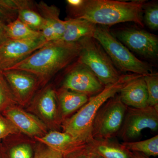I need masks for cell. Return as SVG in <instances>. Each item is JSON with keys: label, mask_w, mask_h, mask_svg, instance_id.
<instances>
[{"label": "cell", "mask_w": 158, "mask_h": 158, "mask_svg": "<svg viewBox=\"0 0 158 158\" xmlns=\"http://www.w3.org/2000/svg\"><path fill=\"white\" fill-rule=\"evenodd\" d=\"M35 138L48 148L61 153L63 158L88 146V142L78 141L68 133L52 131Z\"/></svg>", "instance_id": "obj_14"}, {"label": "cell", "mask_w": 158, "mask_h": 158, "mask_svg": "<svg viewBox=\"0 0 158 158\" xmlns=\"http://www.w3.org/2000/svg\"><path fill=\"white\" fill-rule=\"evenodd\" d=\"M17 100L0 72V111L14 106Z\"/></svg>", "instance_id": "obj_23"}, {"label": "cell", "mask_w": 158, "mask_h": 158, "mask_svg": "<svg viewBox=\"0 0 158 158\" xmlns=\"http://www.w3.org/2000/svg\"><path fill=\"white\" fill-rule=\"evenodd\" d=\"M79 42L81 49L78 62L87 66L105 86L118 81L121 75L99 43L92 37Z\"/></svg>", "instance_id": "obj_5"}, {"label": "cell", "mask_w": 158, "mask_h": 158, "mask_svg": "<svg viewBox=\"0 0 158 158\" xmlns=\"http://www.w3.org/2000/svg\"><path fill=\"white\" fill-rule=\"evenodd\" d=\"M122 144L131 152L140 153L149 157L158 155V135L143 141L123 142Z\"/></svg>", "instance_id": "obj_22"}, {"label": "cell", "mask_w": 158, "mask_h": 158, "mask_svg": "<svg viewBox=\"0 0 158 158\" xmlns=\"http://www.w3.org/2000/svg\"><path fill=\"white\" fill-rule=\"evenodd\" d=\"M127 107L117 94L106 102L100 108L94 120L92 138L110 139L118 135Z\"/></svg>", "instance_id": "obj_6"}, {"label": "cell", "mask_w": 158, "mask_h": 158, "mask_svg": "<svg viewBox=\"0 0 158 158\" xmlns=\"http://www.w3.org/2000/svg\"><path fill=\"white\" fill-rule=\"evenodd\" d=\"M138 74L122 75L118 81L105 86L100 93L90 98L88 101L70 118L64 120L63 131L78 141L88 142L92 138L91 130L94 118L100 108L119 93L128 81Z\"/></svg>", "instance_id": "obj_3"}, {"label": "cell", "mask_w": 158, "mask_h": 158, "mask_svg": "<svg viewBox=\"0 0 158 158\" xmlns=\"http://www.w3.org/2000/svg\"><path fill=\"white\" fill-rule=\"evenodd\" d=\"M88 150V146L69 155V158H85Z\"/></svg>", "instance_id": "obj_31"}, {"label": "cell", "mask_w": 158, "mask_h": 158, "mask_svg": "<svg viewBox=\"0 0 158 158\" xmlns=\"http://www.w3.org/2000/svg\"><path fill=\"white\" fill-rule=\"evenodd\" d=\"M145 3L144 0H82L78 8L70 12L72 18L83 19L96 25H113L130 22L143 27Z\"/></svg>", "instance_id": "obj_2"}, {"label": "cell", "mask_w": 158, "mask_h": 158, "mask_svg": "<svg viewBox=\"0 0 158 158\" xmlns=\"http://www.w3.org/2000/svg\"><path fill=\"white\" fill-rule=\"evenodd\" d=\"M144 77L148 94V106L158 108V73L151 74Z\"/></svg>", "instance_id": "obj_25"}, {"label": "cell", "mask_w": 158, "mask_h": 158, "mask_svg": "<svg viewBox=\"0 0 158 158\" xmlns=\"http://www.w3.org/2000/svg\"><path fill=\"white\" fill-rule=\"evenodd\" d=\"M57 96L64 117L78 110L90 98L86 94L63 88L59 90Z\"/></svg>", "instance_id": "obj_19"}, {"label": "cell", "mask_w": 158, "mask_h": 158, "mask_svg": "<svg viewBox=\"0 0 158 158\" xmlns=\"http://www.w3.org/2000/svg\"><path fill=\"white\" fill-rule=\"evenodd\" d=\"M6 25L0 21V45L9 40L6 32Z\"/></svg>", "instance_id": "obj_30"}, {"label": "cell", "mask_w": 158, "mask_h": 158, "mask_svg": "<svg viewBox=\"0 0 158 158\" xmlns=\"http://www.w3.org/2000/svg\"><path fill=\"white\" fill-rule=\"evenodd\" d=\"M37 11L45 21V24L41 32L47 42L59 40L65 29V21L59 18L60 10L56 6H49L44 2L35 4Z\"/></svg>", "instance_id": "obj_13"}, {"label": "cell", "mask_w": 158, "mask_h": 158, "mask_svg": "<svg viewBox=\"0 0 158 158\" xmlns=\"http://www.w3.org/2000/svg\"><path fill=\"white\" fill-rule=\"evenodd\" d=\"M93 37L99 43L118 70L143 76L153 73L149 64L134 56L106 28L97 26Z\"/></svg>", "instance_id": "obj_4"}, {"label": "cell", "mask_w": 158, "mask_h": 158, "mask_svg": "<svg viewBox=\"0 0 158 158\" xmlns=\"http://www.w3.org/2000/svg\"><path fill=\"white\" fill-rule=\"evenodd\" d=\"M118 95L129 107L142 108L148 106V94L144 76L137 75L122 88Z\"/></svg>", "instance_id": "obj_15"}, {"label": "cell", "mask_w": 158, "mask_h": 158, "mask_svg": "<svg viewBox=\"0 0 158 158\" xmlns=\"http://www.w3.org/2000/svg\"><path fill=\"white\" fill-rule=\"evenodd\" d=\"M6 32L9 39L24 40L43 37L41 32L30 28L18 18L6 25Z\"/></svg>", "instance_id": "obj_21"}, {"label": "cell", "mask_w": 158, "mask_h": 158, "mask_svg": "<svg viewBox=\"0 0 158 158\" xmlns=\"http://www.w3.org/2000/svg\"><path fill=\"white\" fill-rule=\"evenodd\" d=\"M88 147L102 158H131V152L122 144L110 139L91 138Z\"/></svg>", "instance_id": "obj_17"}, {"label": "cell", "mask_w": 158, "mask_h": 158, "mask_svg": "<svg viewBox=\"0 0 158 158\" xmlns=\"http://www.w3.org/2000/svg\"><path fill=\"white\" fill-rule=\"evenodd\" d=\"M145 129L158 131V108L149 106L142 108L128 107L118 134L120 138L124 142L134 141Z\"/></svg>", "instance_id": "obj_7"}, {"label": "cell", "mask_w": 158, "mask_h": 158, "mask_svg": "<svg viewBox=\"0 0 158 158\" xmlns=\"http://www.w3.org/2000/svg\"><path fill=\"white\" fill-rule=\"evenodd\" d=\"M85 158H102L100 156L96 153V152H94L92 150L90 149L88 147V150L87 152V154H86V156H85Z\"/></svg>", "instance_id": "obj_32"}, {"label": "cell", "mask_w": 158, "mask_h": 158, "mask_svg": "<svg viewBox=\"0 0 158 158\" xmlns=\"http://www.w3.org/2000/svg\"><path fill=\"white\" fill-rule=\"evenodd\" d=\"M131 158H151L150 157L139 152H131Z\"/></svg>", "instance_id": "obj_33"}, {"label": "cell", "mask_w": 158, "mask_h": 158, "mask_svg": "<svg viewBox=\"0 0 158 158\" xmlns=\"http://www.w3.org/2000/svg\"><path fill=\"white\" fill-rule=\"evenodd\" d=\"M48 43L43 37L24 40H8L0 45V71L11 68Z\"/></svg>", "instance_id": "obj_8"}, {"label": "cell", "mask_w": 158, "mask_h": 158, "mask_svg": "<svg viewBox=\"0 0 158 158\" xmlns=\"http://www.w3.org/2000/svg\"><path fill=\"white\" fill-rule=\"evenodd\" d=\"M143 21L151 30L158 29V4L157 2L145 3L143 8Z\"/></svg>", "instance_id": "obj_24"}, {"label": "cell", "mask_w": 158, "mask_h": 158, "mask_svg": "<svg viewBox=\"0 0 158 158\" xmlns=\"http://www.w3.org/2000/svg\"><path fill=\"white\" fill-rule=\"evenodd\" d=\"M62 153L48 148L39 151L33 158H63Z\"/></svg>", "instance_id": "obj_29"}, {"label": "cell", "mask_w": 158, "mask_h": 158, "mask_svg": "<svg viewBox=\"0 0 158 158\" xmlns=\"http://www.w3.org/2000/svg\"><path fill=\"white\" fill-rule=\"evenodd\" d=\"M14 0H0V21L7 25L17 18Z\"/></svg>", "instance_id": "obj_26"}, {"label": "cell", "mask_w": 158, "mask_h": 158, "mask_svg": "<svg viewBox=\"0 0 158 158\" xmlns=\"http://www.w3.org/2000/svg\"><path fill=\"white\" fill-rule=\"evenodd\" d=\"M17 7L18 18L34 31L41 32L45 21L37 11L32 1L15 0Z\"/></svg>", "instance_id": "obj_18"}, {"label": "cell", "mask_w": 158, "mask_h": 158, "mask_svg": "<svg viewBox=\"0 0 158 158\" xmlns=\"http://www.w3.org/2000/svg\"><path fill=\"white\" fill-rule=\"evenodd\" d=\"M104 87L90 69L77 62L65 77L62 88L90 97L100 93Z\"/></svg>", "instance_id": "obj_10"}, {"label": "cell", "mask_w": 158, "mask_h": 158, "mask_svg": "<svg viewBox=\"0 0 158 158\" xmlns=\"http://www.w3.org/2000/svg\"><path fill=\"white\" fill-rule=\"evenodd\" d=\"M10 158H33V152L30 145L23 144L15 146L10 151Z\"/></svg>", "instance_id": "obj_27"}, {"label": "cell", "mask_w": 158, "mask_h": 158, "mask_svg": "<svg viewBox=\"0 0 158 158\" xmlns=\"http://www.w3.org/2000/svg\"><path fill=\"white\" fill-rule=\"evenodd\" d=\"M65 29L59 40L67 43L78 42L87 37H93L97 25L81 18H70L65 20Z\"/></svg>", "instance_id": "obj_16"}, {"label": "cell", "mask_w": 158, "mask_h": 158, "mask_svg": "<svg viewBox=\"0 0 158 158\" xmlns=\"http://www.w3.org/2000/svg\"><path fill=\"white\" fill-rule=\"evenodd\" d=\"M18 131L9 119L0 115V139Z\"/></svg>", "instance_id": "obj_28"}, {"label": "cell", "mask_w": 158, "mask_h": 158, "mask_svg": "<svg viewBox=\"0 0 158 158\" xmlns=\"http://www.w3.org/2000/svg\"><path fill=\"white\" fill-rule=\"evenodd\" d=\"M115 37L131 50L146 58L156 59L158 55L157 36L143 30L124 28L118 30Z\"/></svg>", "instance_id": "obj_9"}, {"label": "cell", "mask_w": 158, "mask_h": 158, "mask_svg": "<svg viewBox=\"0 0 158 158\" xmlns=\"http://www.w3.org/2000/svg\"><path fill=\"white\" fill-rule=\"evenodd\" d=\"M4 115L18 131L28 135L41 137L47 134L46 126L36 116L13 106L5 110Z\"/></svg>", "instance_id": "obj_12"}, {"label": "cell", "mask_w": 158, "mask_h": 158, "mask_svg": "<svg viewBox=\"0 0 158 158\" xmlns=\"http://www.w3.org/2000/svg\"><path fill=\"white\" fill-rule=\"evenodd\" d=\"M81 49L79 41H51L7 70L24 71L45 81L78 58Z\"/></svg>", "instance_id": "obj_1"}, {"label": "cell", "mask_w": 158, "mask_h": 158, "mask_svg": "<svg viewBox=\"0 0 158 158\" xmlns=\"http://www.w3.org/2000/svg\"><path fill=\"white\" fill-rule=\"evenodd\" d=\"M57 93L53 88H45L38 97L37 107L44 118L49 121H53L57 117Z\"/></svg>", "instance_id": "obj_20"}, {"label": "cell", "mask_w": 158, "mask_h": 158, "mask_svg": "<svg viewBox=\"0 0 158 158\" xmlns=\"http://www.w3.org/2000/svg\"><path fill=\"white\" fill-rule=\"evenodd\" d=\"M5 78L18 102H26L33 95L39 79L24 71L7 70L0 71Z\"/></svg>", "instance_id": "obj_11"}]
</instances>
